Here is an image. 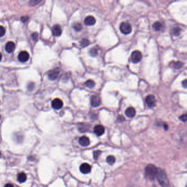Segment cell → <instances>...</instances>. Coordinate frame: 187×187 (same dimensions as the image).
<instances>
[{
    "instance_id": "cell-1",
    "label": "cell",
    "mask_w": 187,
    "mask_h": 187,
    "mask_svg": "<svg viewBox=\"0 0 187 187\" xmlns=\"http://www.w3.org/2000/svg\"><path fill=\"white\" fill-rule=\"evenodd\" d=\"M159 183L162 186H170L169 179L166 173L161 169H157L156 177Z\"/></svg>"
},
{
    "instance_id": "cell-2",
    "label": "cell",
    "mask_w": 187,
    "mask_h": 187,
    "mask_svg": "<svg viewBox=\"0 0 187 187\" xmlns=\"http://www.w3.org/2000/svg\"><path fill=\"white\" fill-rule=\"evenodd\" d=\"M157 168L153 165H148L145 170V174L146 177L151 180H154L156 177V174L157 172Z\"/></svg>"
},
{
    "instance_id": "cell-3",
    "label": "cell",
    "mask_w": 187,
    "mask_h": 187,
    "mask_svg": "<svg viewBox=\"0 0 187 187\" xmlns=\"http://www.w3.org/2000/svg\"><path fill=\"white\" fill-rule=\"evenodd\" d=\"M120 29L122 33L124 35H127L130 33L131 31H132V27H131L129 23L123 22L120 24Z\"/></svg>"
},
{
    "instance_id": "cell-4",
    "label": "cell",
    "mask_w": 187,
    "mask_h": 187,
    "mask_svg": "<svg viewBox=\"0 0 187 187\" xmlns=\"http://www.w3.org/2000/svg\"><path fill=\"white\" fill-rule=\"evenodd\" d=\"M142 59V54L139 51H135L131 54V61L133 63H138Z\"/></svg>"
},
{
    "instance_id": "cell-5",
    "label": "cell",
    "mask_w": 187,
    "mask_h": 187,
    "mask_svg": "<svg viewBox=\"0 0 187 187\" xmlns=\"http://www.w3.org/2000/svg\"><path fill=\"white\" fill-rule=\"evenodd\" d=\"M145 102L148 106L150 108H153L156 106V99L153 95H148L145 99Z\"/></svg>"
},
{
    "instance_id": "cell-6",
    "label": "cell",
    "mask_w": 187,
    "mask_h": 187,
    "mask_svg": "<svg viewBox=\"0 0 187 187\" xmlns=\"http://www.w3.org/2000/svg\"><path fill=\"white\" fill-rule=\"evenodd\" d=\"M63 106V102L59 98H55L52 102V107L56 110L61 109Z\"/></svg>"
},
{
    "instance_id": "cell-7",
    "label": "cell",
    "mask_w": 187,
    "mask_h": 187,
    "mask_svg": "<svg viewBox=\"0 0 187 187\" xmlns=\"http://www.w3.org/2000/svg\"><path fill=\"white\" fill-rule=\"evenodd\" d=\"M59 69L58 68H55L53 69L52 70H50L48 73V76L49 79L51 80H54L56 79L59 74Z\"/></svg>"
},
{
    "instance_id": "cell-8",
    "label": "cell",
    "mask_w": 187,
    "mask_h": 187,
    "mask_svg": "<svg viewBox=\"0 0 187 187\" xmlns=\"http://www.w3.org/2000/svg\"><path fill=\"white\" fill-rule=\"evenodd\" d=\"M80 170L83 174H88L91 171V166L87 163H84L81 165Z\"/></svg>"
},
{
    "instance_id": "cell-9",
    "label": "cell",
    "mask_w": 187,
    "mask_h": 187,
    "mask_svg": "<svg viewBox=\"0 0 187 187\" xmlns=\"http://www.w3.org/2000/svg\"><path fill=\"white\" fill-rule=\"evenodd\" d=\"M30 57V55L28 52L26 51H22L20 52L18 55V59L20 62H24L27 61L29 60Z\"/></svg>"
},
{
    "instance_id": "cell-10",
    "label": "cell",
    "mask_w": 187,
    "mask_h": 187,
    "mask_svg": "<svg viewBox=\"0 0 187 187\" xmlns=\"http://www.w3.org/2000/svg\"><path fill=\"white\" fill-rule=\"evenodd\" d=\"M91 104L93 107H97L101 104V100L99 97L97 95H92L91 98Z\"/></svg>"
},
{
    "instance_id": "cell-11",
    "label": "cell",
    "mask_w": 187,
    "mask_h": 187,
    "mask_svg": "<svg viewBox=\"0 0 187 187\" xmlns=\"http://www.w3.org/2000/svg\"><path fill=\"white\" fill-rule=\"evenodd\" d=\"M94 132L98 136H102L105 132V128L103 126L98 124L94 127Z\"/></svg>"
},
{
    "instance_id": "cell-12",
    "label": "cell",
    "mask_w": 187,
    "mask_h": 187,
    "mask_svg": "<svg viewBox=\"0 0 187 187\" xmlns=\"http://www.w3.org/2000/svg\"><path fill=\"white\" fill-rule=\"evenodd\" d=\"M79 144L82 147H87L90 144V141L89 138L86 136H82L79 140Z\"/></svg>"
},
{
    "instance_id": "cell-13",
    "label": "cell",
    "mask_w": 187,
    "mask_h": 187,
    "mask_svg": "<svg viewBox=\"0 0 187 187\" xmlns=\"http://www.w3.org/2000/svg\"><path fill=\"white\" fill-rule=\"evenodd\" d=\"M62 33V30L60 25L57 24L53 26L52 28V33L54 36H59Z\"/></svg>"
},
{
    "instance_id": "cell-14",
    "label": "cell",
    "mask_w": 187,
    "mask_h": 187,
    "mask_svg": "<svg viewBox=\"0 0 187 187\" xmlns=\"http://www.w3.org/2000/svg\"><path fill=\"white\" fill-rule=\"evenodd\" d=\"M96 20L94 17L89 16L87 17L84 20V23L87 26H92L95 24Z\"/></svg>"
},
{
    "instance_id": "cell-15",
    "label": "cell",
    "mask_w": 187,
    "mask_h": 187,
    "mask_svg": "<svg viewBox=\"0 0 187 187\" xmlns=\"http://www.w3.org/2000/svg\"><path fill=\"white\" fill-rule=\"evenodd\" d=\"M15 49V44H14V42H12V41H9V42L7 43L5 46V50L8 53H12L14 51Z\"/></svg>"
},
{
    "instance_id": "cell-16",
    "label": "cell",
    "mask_w": 187,
    "mask_h": 187,
    "mask_svg": "<svg viewBox=\"0 0 187 187\" xmlns=\"http://www.w3.org/2000/svg\"><path fill=\"white\" fill-rule=\"evenodd\" d=\"M125 114L128 117H133L136 115V110L132 107L128 108L125 111Z\"/></svg>"
},
{
    "instance_id": "cell-17",
    "label": "cell",
    "mask_w": 187,
    "mask_h": 187,
    "mask_svg": "<svg viewBox=\"0 0 187 187\" xmlns=\"http://www.w3.org/2000/svg\"><path fill=\"white\" fill-rule=\"evenodd\" d=\"M26 179L27 177L24 172H20L17 176L18 181L20 183L25 182L26 181Z\"/></svg>"
},
{
    "instance_id": "cell-18",
    "label": "cell",
    "mask_w": 187,
    "mask_h": 187,
    "mask_svg": "<svg viewBox=\"0 0 187 187\" xmlns=\"http://www.w3.org/2000/svg\"><path fill=\"white\" fill-rule=\"evenodd\" d=\"M183 65V64L181 61H172L170 63V67L174 68L175 69H181Z\"/></svg>"
},
{
    "instance_id": "cell-19",
    "label": "cell",
    "mask_w": 187,
    "mask_h": 187,
    "mask_svg": "<svg viewBox=\"0 0 187 187\" xmlns=\"http://www.w3.org/2000/svg\"><path fill=\"white\" fill-rule=\"evenodd\" d=\"M153 29L155 30V31H161L162 28L164 27L162 24L160 23V22H155L153 25Z\"/></svg>"
},
{
    "instance_id": "cell-20",
    "label": "cell",
    "mask_w": 187,
    "mask_h": 187,
    "mask_svg": "<svg viewBox=\"0 0 187 187\" xmlns=\"http://www.w3.org/2000/svg\"><path fill=\"white\" fill-rule=\"evenodd\" d=\"M115 161L116 159L114 156L110 155L107 157V162L110 165H113L115 162Z\"/></svg>"
},
{
    "instance_id": "cell-21",
    "label": "cell",
    "mask_w": 187,
    "mask_h": 187,
    "mask_svg": "<svg viewBox=\"0 0 187 187\" xmlns=\"http://www.w3.org/2000/svg\"><path fill=\"white\" fill-rule=\"evenodd\" d=\"M85 85L86 87L89 88H92L95 86V82L92 80H87L86 82H85Z\"/></svg>"
},
{
    "instance_id": "cell-22",
    "label": "cell",
    "mask_w": 187,
    "mask_h": 187,
    "mask_svg": "<svg viewBox=\"0 0 187 187\" xmlns=\"http://www.w3.org/2000/svg\"><path fill=\"white\" fill-rule=\"evenodd\" d=\"M181 29L179 27H175L172 29V33L175 36H178L179 35L180 33H181Z\"/></svg>"
},
{
    "instance_id": "cell-23",
    "label": "cell",
    "mask_w": 187,
    "mask_h": 187,
    "mask_svg": "<svg viewBox=\"0 0 187 187\" xmlns=\"http://www.w3.org/2000/svg\"><path fill=\"white\" fill-rule=\"evenodd\" d=\"M89 53L92 57H95L98 54V50L97 49V48H95V47L92 48L89 50Z\"/></svg>"
},
{
    "instance_id": "cell-24",
    "label": "cell",
    "mask_w": 187,
    "mask_h": 187,
    "mask_svg": "<svg viewBox=\"0 0 187 187\" xmlns=\"http://www.w3.org/2000/svg\"><path fill=\"white\" fill-rule=\"evenodd\" d=\"M89 41L87 39H82L81 40V41L80 42V45H81V46L82 47H87L89 45Z\"/></svg>"
},
{
    "instance_id": "cell-25",
    "label": "cell",
    "mask_w": 187,
    "mask_h": 187,
    "mask_svg": "<svg viewBox=\"0 0 187 187\" xmlns=\"http://www.w3.org/2000/svg\"><path fill=\"white\" fill-rule=\"evenodd\" d=\"M41 1H42V0H30L29 3L30 6L33 7L39 4Z\"/></svg>"
},
{
    "instance_id": "cell-26",
    "label": "cell",
    "mask_w": 187,
    "mask_h": 187,
    "mask_svg": "<svg viewBox=\"0 0 187 187\" xmlns=\"http://www.w3.org/2000/svg\"><path fill=\"white\" fill-rule=\"evenodd\" d=\"M73 28L76 31H80L82 30V25L80 23H75L73 25Z\"/></svg>"
},
{
    "instance_id": "cell-27",
    "label": "cell",
    "mask_w": 187,
    "mask_h": 187,
    "mask_svg": "<svg viewBox=\"0 0 187 187\" xmlns=\"http://www.w3.org/2000/svg\"><path fill=\"white\" fill-rule=\"evenodd\" d=\"M101 154V151L99 150H97V151H94L93 152V158L95 160H97L98 158V157L99 156L100 154Z\"/></svg>"
},
{
    "instance_id": "cell-28",
    "label": "cell",
    "mask_w": 187,
    "mask_h": 187,
    "mask_svg": "<svg viewBox=\"0 0 187 187\" xmlns=\"http://www.w3.org/2000/svg\"><path fill=\"white\" fill-rule=\"evenodd\" d=\"M31 37L33 41H37L39 40V34L37 32H34L31 35Z\"/></svg>"
},
{
    "instance_id": "cell-29",
    "label": "cell",
    "mask_w": 187,
    "mask_h": 187,
    "mask_svg": "<svg viewBox=\"0 0 187 187\" xmlns=\"http://www.w3.org/2000/svg\"><path fill=\"white\" fill-rule=\"evenodd\" d=\"M5 32L6 31L4 27L2 26H0V37L3 36L5 34Z\"/></svg>"
},
{
    "instance_id": "cell-30",
    "label": "cell",
    "mask_w": 187,
    "mask_h": 187,
    "mask_svg": "<svg viewBox=\"0 0 187 187\" xmlns=\"http://www.w3.org/2000/svg\"><path fill=\"white\" fill-rule=\"evenodd\" d=\"M179 119L181 120L183 122H186V120H187V116L186 114H184V115H181V116L179 117Z\"/></svg>"
},
{
    "instance_id": "cell-31",
    "label": "cell",
    "mask_w": 187,
    "mask_h": 187,
    "mask_svg": "<svg viewBox=\"0 0 187 187\" xmlns=\"http://www.w3.org/2000/svg\"><path fill=\"white\" fill-rule=\"evenodd\" d=\"M21 21L23 23H25L26 22H27V20H28L29 19V17H27V16H24V17H21Z\"/></svg>"
},
{
    "instance_id": "cell-32",
    "label": "cell",
    "mask_w": 187,
    "mask_h": 187,
    "mask_svg": "<svg viewBox=\"0 0 187 187\" xmlns=\"http://www.w3.org/2000/svg\"><path fill=\"white\" fill-rule=\"evenodd\" d=\"M182 86L184 88H186L187 86V82H186V80H184L183 82H182Z\"/></svg>"
},
{
    "instance_id": "cell-33",
    "label": "cell",
    "mask_w": 187,
    "mask_h": 187,
    "mask_svg": "<svg viewBox=\"0 0 187 187\" xmlns=\"http://www.w3.org/2000/svg\"><path fill=\"white\" fill-rule=\"evenodd\" d=\"M124 120V118L122 116H119L118 117V121L120 122H122Z\"/></svg>"
},
{
    "instance_id": "cell-34",
    "label": "cell",
    "mask_w": 187,
    "mask_h": 187,
    "mask_svg": "<svg viewBox=\"0 0 187 187\" xmlns=\"http://www.w3.org/2000/svg\"><path fill=\"white\" fill-rule=\"evenodd\" d=\"M2 55L1 53L0 52V61H1V60H2Z\"/></svg>"
},
{
    "instance_id": "cell-35",
    "label": "cell",
    "mask_w": 187,
    "mask_h": 187,
    "mask_svg": "<svg viewBox=\"0 0 187 187\" xmlns=\"http://www.w3.org/2000/svg\"><path fill=\"white\" fill-rule=\"evenodd\" d=\"M1 152L0 151V157H1Z\"/></svg>"
},
{
    "instance_id": "cell-36",
    "label": "cell",
    "mask_w": 187,
    "mask_h": 187,
    "mask_svg": "<svg viewBox=\"0 0 187 187\" xmlns=\"http://www.w3.org/2000/svg\"><path fill=\"white\" fill-rule=\"evenodd\" d=\"M1 115H0V119H1Z\"/></svg>"
}]
</instances>
